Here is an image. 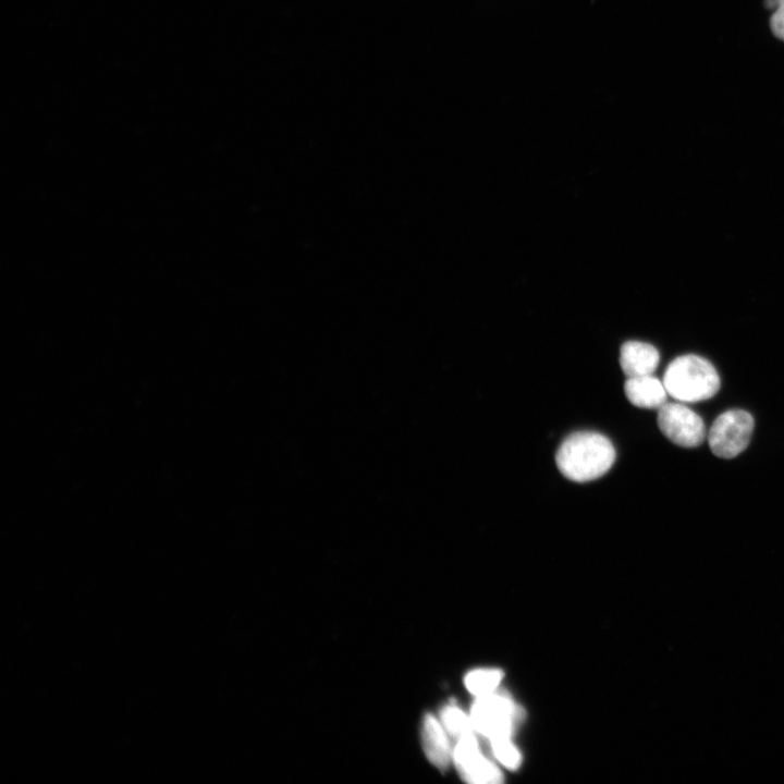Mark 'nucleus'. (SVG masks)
<instances>
[{"label":"nucleus","instance_id":"f257e3e1","mask_svg":"<svg viewBox=\"0 0 784 784\" xmlns=\"http://www.w3.org/2000/svg\"><path fill=\"white\" fill-rule=\"evenodd\" d=\"M615 461V449L603 434L579 431L568 436L558 449L555 462L561 474L576 482L603 476Z\"/></svg>","mask_w":784,"mask_h":784},{"label":"nucleus","instance_id":"f03ea898","mask_svg":"<svg viewBox=\"0 0 784 784\" xmlns=\"http://www.w3.org/2000/svg\"><path fill=\"white\" fill-rule=\"evenodd\" d=\"M662 382L667 394L684 403L711 399L720 389V377L714 366L693 354L672 360L665 369Z\"/></svg>","mask_w":784,"mask_h":784},{"label":"nucleus","instance_id":"7ed1b4c3","mask_svg":"<svg viewBox=\"0 0 784 784\" xmlns=\"http://www.w3.org/2000/svg\"><path fill=\"white\" fill-rule=\"evenodd\" d=\"M469 716L475 732L493 740L511 738L520 718V711L512 698L493 691L477 697Z\"/></svg>","mask_w":784,"mask_h":784},{"label":"nucleus","instance_id":"20e7f679","mask_svg":"<svg viewBox=\"0 0 784 784\" xmlns=\"http://www.w3.org/2000/svg\"><path fill=\"white\" fill-rule=\"evenodd\" d=\"M754 426V418L746 411L728 409L722 413L708 431L710 450L721 458L737 456L747 448Z\"/></svg>","mask_w":784,"mask_h":784},{"label":"nucleus","instance_id":"39448f33","mask_svg":"<svg viewBox=\"0 0 784 784\" xmlns=\"http://www.w3.org/2000/svg\"><path fill=\"white\" fill-rule=\"evenodd\" d=\"M658 426L673 443L684 448L699 446L707 436L701 417L679 403H665L658 409Z\"/></svg>","mask_w":784,"mask_h":784},{"label":"nucleus","instance_id":"423d86ee","mask_svg":"<svg viewBox=\"0 0 784 784\" xmlns=\"http://www.w3.org/2000/svg\"><path fill=\"white\" fill-rule=\"evenodd\" d=\"M452 758L460 775L468 783L498 784L503 782V775L499 768L480 752L474 734L457 739Z\"/></svg>","mask_w":784,"mask_h":784},{"label":"nucleus","instance_id":"0eeeda50","mask_svg":"<svg viewBox=\"0 0 784 784\" xmlns=\"http://www.w3.org/2000/svg\"><path fill=\"white\" fill-rule=\"evenodd\" d=\"M659 362L658 350L649 343L627 341L621 347L620 364L627 378L652 375Z\"/></svg>","mask_w":784,"mask_h":784},{"label":"nucleus","instance_id":"6e6552de","mask_svg":"<svg viewBox=\"0 0 784 784\" xmlns=\"http://www.w3.org/2000/svg\"><path fill=\"white\" fill-rule=\"evenodd\" d=\"M422 747L427 758L436 767L445 769L452 758L453 750L448 738V732L441 721L428 713L421 726Z\"/></svg>","mask_w":784,"mask_h":784},{"label":"nucleus","instance_id":"1a4fd4ad","mask_svg":"<svg viewBox=\"0 0 784 784\" xmlns=\"http://www.w3.org/2000/svg\"><path fill=\"white\" fill-rule=\"evenodd\" d=\"M624 391L627 400L640 408L659 409L667 400L663 382L652 375L627 378Z\"/></svg>","mask_w":784,"mask_h":784},{"label":"nucleus","instance_id":"9d476101","mask_svg":"<svg viewBox=\"0 0 784 784\" xmlns=\"http://www.w3.org/2000/svg\"><path fill=\"white\" fill-rule=\"evenodd\" d=\"M503 673L497 669H479L465 676L466 688L475 696L491 694L499 686Z\"/></svg>","mask_w":784,"mask_h":784},{"label":"nucleus","instance_id":"9b49d317","mask_svg":"<svg viewBox=\"0 0 784 784\" xmlns=\"http://www.w3.org/2000/svg\"><path fill=\"white\" fill-rule=\"evenodd\" d=\"M440 721L448 734L457 739L475 732L470 716L455 705H449L442 709Z\"/></svg>","mask_w":784,"mask_h":784},{"label":"nucleus","instance_id":"f8f14e48","mask_svg":"<svg viewBox=\"0 0 784 784\" xmlns=\"http://www.w3.org/2000/svg\"><path fill=\"white\" fill-rule=\"evenodd\" d=\"M490 742L493 755L500 763L511 770L519 767L522 756L510 738H498Z\"/></svg>","mask_w":784,"mask_h":784},{"label":"nucleus","instance_id":"ddd939ff","mask_svg":"<svg viewBox=\"0 0 784 784\" xmlns=\"http://www.w3.org/2000/svg\"><path fill=\"white\" fill-rule=\"evenodd\" d=\"M770 27L774 36L784 40V0L780 1L779 7L772 14Z\"/></svg>","mask_w":784,"mask_h":784},{"label":"nucleus","instance_id":"4468645a","mask_svg":"<svg viewBox=\"0 0 784 784\" xmlns=\"http://www.w3.org/2000/svg\"><path fill=\"white\" fill-rule=\"evenodd\" d=\"M779 1V0H777Z\"/></svg>","mask_w":784,"mask_h":784}]
</instances>
